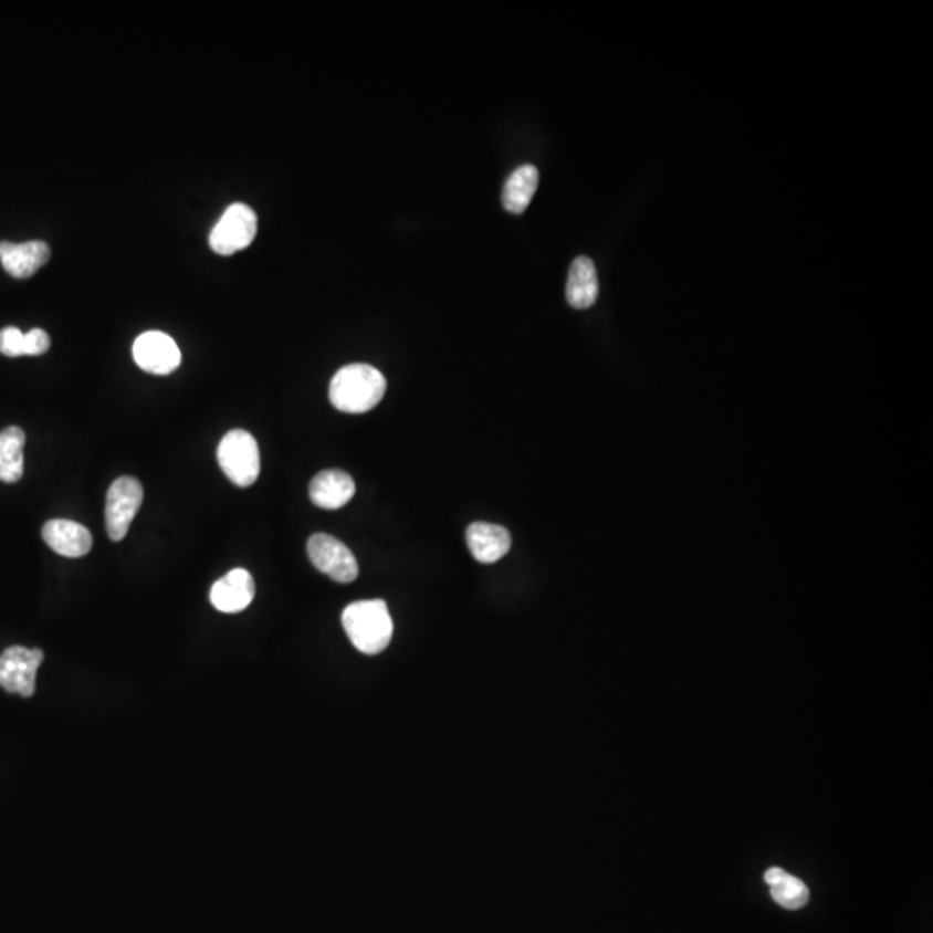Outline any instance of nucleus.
Returning a JSON list of instances; mask_svg holds the SVG:
<instances>
[{"instance_id": "obj_1", "label": "nucleus", "mask_w": 933, "mask_h": 933, "mask_svg": "<svg viewBox=\"0 0 933 933\" xmlns=\"http://www.w3.org/2000/svg\"><path fill=\"white\" fill-rule=\"evenodd\" d=\"M386 388V379L373 365H346L333 377L328 398L339 411L365 413L380 403Z\"/></svg>"}, {"instance_id": "obj_2", "label": "nucleus", "mask_w": 933, "mask_h": 933, "mask_svg": "<svg viewBox=\"0 0 933 933\" xmlns=\"http://www.w3.org/2000/svg\"><path fill=\"white\" fill-rule=\"evenodd\" d=\"M346 635L356 650L377 656L388 649L392 638V619L384 600L355 601L343 617Z\"/></svg>"}, {"instance_id": "obj_3", "label": "nucleus", "mask_w": 933, "mask_h": 933, "mask_svg": "<svg viewBox=\"0 0 933 933\" xmlns=\"http://www.w3.org/2000/svg\"><path fill=\"white\" fill-rule=\"evenodd\" d=\"M217 457L223 474L235 486L248 488L256 483L262 462L256 439L250 432L242 429L227 432L218 444Z\"/></svg>"}, {"instance_id": "obj_4", "label": "nucleus", "mask_w": 933, "mask_h": 933, "mask_svg": "<svg viewBox=\"0 0 933 933\" xmlns=\"http://www.w3.org/2000/svg\"><path fill=\"white\" fill-rule=\"evenodd\" d=\"M258 217L242 202L229 206L210 233V248L222 256L245 250L256 238Z\"/></svg>"}, {"instance_id": "obj_5", "label": "nucleus", "mask_w": 933, "mask_h": 933, "mask_svg": "<svg viewBox=\"0 0 933 933\" xmlns=\"http://www.w3.org/2000/svg\"><path fill=\"white\" fill-rule=\"evenodd\" d=\"M143 500V484L137 479L125 475L112 484L106 499V530L113 542H122L127 536Z\"/></svg>"}, {"instance_id": "obj_6", "label": "nucleus", "mask_w": 933, "mask_h": 933, "mask_svg": "<svg viewBox=\"0 0 933 933\" xmlns=\"http://www.w3.org/2000/svg\"><path fill=\"white\" fill-rule=\"evenodd\" d=\"M44 662L40 649H24L20 644L9 647L0 656V686L8 693L30 699L36 689V671Z\"/></svg>"}, {"instance_id": "obj_7", "label": "nucleus", "mask_w": 933, "mask_h": 933, "mask_svg": "<svg viewBox=\"0 0 933 933\" xmlns=\"http://www.w3.org/2000/svg\"><path fill=\"white\" fill-rule=\"evenodd\" d=\"M308 557L313 566L337 583L355 581L360 573L348 546L331 534H313L308 539Z\"/></svg>"}, {"instance_id": "obj_8", "label": "nucleus", "mask_w": 933, "mask_h": 933, "mask_svg": "<svg viewBox=\"0 0 933 933\" xmlns=\"http://www.w3.org/2000/svg\"><path fill=\"white\" fill-rule=\"evenodd\" d=\"M135 364L143 368L144 373L155 376H168L177 370L182 361V353L178 349L177 343L168 334L159 331H149L137 337L134 343Z\"/></svg>"}, {"instance_id": "obj_9", "label": "nucleus", "mask_w": 933, "mask_h": 933, "mask_svg": "<svg viewBox=\"0 0 933 933\" xmlns=\"http://www.w3.org/2000/svg\"><path fill=\"white\" fill-rule=\"evenodd\" d=\"M256 588L253 576L245 569H233L211 586L210 600L223 614H238L248 609Z\"/></svg>"}, {"instance_id": "obj_10", "label": "nucleus", "mask_w": 933, "mask_h": 933, "mask_svg": "<svg viewBox=\"0 0 933 933\" xmlns=\"http://www.w3.org/2000/svg\"><path fill=\"white\" fill-rule=\"evenodd\" d=\"M49 260H51V248L44 241H29L21 244L0 241V263L11 277H32Z\"/></svg>"}, {"instance_id": "obj_11", "label": "nucleus", "mask_w": 933, "mask_h": 933, "mask_svg": "<svg viewBox=\"0 0 933 933\" xmlns=\"http://www.w3.org/2000/svg\"><path fill=\"white\" fill-rule=\"evenodd\" d=\"M42 538L49 548L67 558H80L92 551L91 531L75 521L52 518L42 530Z\"/></svg>"}, {"instance_id": "obj_12", "label": "nucleus", "mask_w": 933, "mask_h": 933, "mask_svg": "<svg viewBox=\"0 0 933 933\" xmlns=\"http://www.w3.org/2000/svg\"><path fill=\"white\" fill-rule=\"evenodd\" d=\"M472 557L481 564H495L511 551V533L496 524L474 523L465 534Z\"/></svg>"}, {"instance_id": "obj_13", "label": "nucleus", "mask_w": 933, "mask_h": 933, "mask_svg": "<svg viewBox=\"0 0 933 933\" xmlns=\"http://www.w3.org/2000/svg\"><path fill=\"white\" fill-rule=\"evenodd\" d=\"M355 481L345 471H324L310 483V499L325 511H337L355 495Z\"/></svg>"}, {"instance_id": "obj_14", "label": "nucleus", "mask_w": 933, "mask_h": 933, "mask_svg": "<svg viewBox=\"0 0 933 933\" xmlns=\"http://www.w3.org/2000/svg\"><path fill=\"white\" fill-rule=\"evenodd\" d=\"M566 297L567 303L576 310H586L597 303V269L588 256H578L570 265Z\"/></svg>"}, {"instance_id": "obj_15", "label": "nucleus", "mask_w": 933, "mask_h": 933, "mask_svg": "<svg viewBox=\"0 0 933 933\" xmlns=\"http://www.w3.org/2000/svg\"><path fill=\"white\" fill-rule=\"evenodd\" d=\"M538 184L539 174L533 165L517 168L503 187V208L512 214L524 213L536 195Z\"/></svg>"}, {"instance_id": "obj_16", "label": "nucleus", "mask_w": 933, "mask_h": 933, "mask_svg": "<svg viewBox=\"0 0 933 933\" xmlns=\"http://www.w3.org/2000/svg\"><path fill=\"white\" fill-rule=\"evenodd\" d=\"M764 880L772 889L773 901L785 910H800L809 901V889L806 883L782 868H769L764 874Z\"/></svg>"}, {"instance_id": "obj_17", "label": "nucleus", "mask_w": 933, "mask_h": 933, "mask_svg": "<svg viewBox=\"0 0 933 933\" xmlns=\"http://www.w3.org/2000/svg\"><path fill=\"white\" fill-rule=\"evenodd\" d=\"M27 443L24 431L11 426L0 432V481L18 483L23 478V448Z\"/></svg>"}, {"instance_id": "obj_18", "label": "nucleus", "mask_w": 933, "mask_h": 933, "mask_svg": "<svg viewBox=\"0 0 933 933\" xmlns=\"http://www.w3.org/2000/svg\"><path fill=\"white\" fill-rule=\"evenodd\" d=\"M0 353L9 358L24 355V333L18 327H6L0 331Z\"/></svg>"}, {"instance_id": "obj_19", "label": "nucleus", "mask_w": 933, "mask_h": 933, "mask_svg": "<svg viewBox=\"0 0 933 933\" xmlns=\"http://www.w3.org/2000/svg\"><path fill=\"white\" fill-rule=\"evenodd\" d=\"M49 348H51V337L42 328H32L30 333L24 334V355H44Z\"/></svg>"}]
</instances>
